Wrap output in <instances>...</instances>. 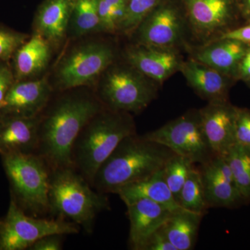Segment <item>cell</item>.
<instances>
[{
    "instance_id": "obj_24",
    "label": "cell",
    "mask_w": 250,
    "mask_h": 250,
    "mask_svg": "<svg viewBox=\"0 0 250 250\" xmlns=\"http://www.w3.org/2000/svg\"><path fill=\"white\" fill-rule=\"evenodd\" d=\"M98 0H76L70 25L72 34L81 36L103 31L98 15Z\"/></svg>"
},
{
    "instance_id": "obj_9",
    "label": "cell",
    "mask_w": 250,
    "mask_h": 250,
    "mask_svg": "<svg viewBox=\"0 0 250 250\" xmlns=\"http://www.w3.org/2000/svg\"><path fill=\"white\" fill-rule=\"evenodd\" d=\"M114 59L111 46L103 42H89L72 49L59 64L56 73L61 91L93 83Z\"/></svg>"
},
{
    "instance_id": "obj_39",
    "label": "cell",
    "mask_w": 250,
    "mask_h": 250,
    "mask_svg": "<svg viewBox=\"0 0 250 250\" xmlns=\"http://www.w3.org/2000/svg\"><path fill=\"white\" fill-rule=\"evenodd\" d=\"M1 224H2V220H0V228H1Z\"/></svg>"
},
{
    "instance_id": "obj_14",
    "label": "cell",
    "mask_w": 250,
    "mask_h": 250,
    "mask_svg": "<svg viewBox=\"0 0 250 250\" xmlns=\"http://www.w3.org/2000/svg\"><path fill=\"white\" fill-rule=\"evenodd\" d=\"M126 58L135 70L159 83L179 70L182 63L177 54L168 49L143 45L128 49Z\"/></svg>"
},
{
    "instance_id": "obj_13",
    "label": "cell",
    "mask_w": 250,
    "mask_h": 250,
    "mask_svg": "<svg viewBox=\"0 0 250 250\" xmlns=\"http://www.w3.org/2000/svg\"><path fill=\"white\" fill-rule=\"evenodd\" d=\"M41 118L0 117V155L37 154Z\"/></svg>"
},
{
    "instance_id": "obj_32",
    "label": "cell",
    "mask_w": 250,
    "mask_h": 250,
    "mask_svg": "<svg viewBox=\"0 0 250 250\" xmlns=\"http://www.w3.org/2000/svg\"><path fill=\"white\" fill-rule=\"evenodd\" d=\"M142 250H177L161 228L156 230L146 241Z\"/></svg>"
},
{
    "instance_id": "obj_25",
    "label": "cell",
    "mask_w": 250,
    "mask_h": 250,
    "mask_svg": "<svg viewBox=\"0 0 250 250\" xmlns=\"http://www.w3.org/2000/svg\"><path fill=\"white\" fill-rule=\"evenodd\" d=\"M178 204L184 209L206 214L208 207L206 201L201 170L192 167L181 190Z\"/></svg>"
},
{
    "instance_id": "obj_37",
    "label": "cell",
    "mask_w": 250,
    "mask_h": 250,
    "mask_svg": "<svg viewBox=\"0 0 250 250\" xmlns=\"http://www.w3.org/2000/svg\"><path fill=\"white\" fill-rule=\"evenodd\" d=\"M111 8L126 7V0H104Z\"/></svg>"
},
{
    "instance_id": "obj_28",
    "label": "cell",
    "mask_w": 250,
    "mask_h": 250,
    "mask_svg": "<svg viewBox=\"0 0 250 250\" xmlns=\"http://www.w3.org/2000/svg\"><path fill=\"white\" fill-rule=\"evenodd\" d=\"M160 0H126V14L119 27L126 32L139 27Z\"/></svg>"
},
{
    "instance_id": "obj_35",
    "label": "cell",
    "mask_w": 250,
    "mask_h": 250,
    "mask_svg": "<svg viewBox=\"0 0 250 250\" xmlns=\"http://www.w3.org/2000/svg\"><path fill=\"white\" fill-rule=\"evenodd\" d=\"M220 39H233L250 45V24L228 31L222 36Z\"/></svg>"
},
{
    "instance_id": "obj_4",
    "label": "cell",
    "mask_w": 250,
    "mask_h": 250,
    "mask_svg": "<svg viewBox=\"0 0 250 250\" xmlns=\"http://www.w3.org/2000/svg\"><path fill=\"white\" fill-rule=\"evenodd\" d=\"M135 133L130 113L104 108L85 125L75 141L72 165L92 186L100 166L123 139Z\"/></svg>"
},
{
    "instance_id": "obj_1",
    "label": "cell",
    "mask_w": 250,
    "mask_h": 250,
    "mask_svg": "<svg viewBox=\"0 0 250 250\" xmlns=\"http://www.w3.org/2000/svg\"><path fill=\"white\" fill-rule=\"evenodd\" d=\"M104 108L97 96L70 93L59 97L41 115L37 154L51 170L73 166L75 141L85 125Z\"/></svg>"
},
{
    "instance_id": "obj_16",
    "label": "cell",
    "mask_w": 250,
    "mask_h": 250,
    "mask_svg": "<svg viewBox=\"0 0 250 250\" xmlns=\"http://www.w3.org/2000/svg\"><path fill=\"white\" fill-rule=\"evenodd\" d=\"M179 70L188 84L208 102L228 101V75L197 60L181 63Z\"/></svg>"
},
{
    "instance_id": "obj_26",
    "label": "cell",
    "mask_w": 250,
    "mask_h": 250,
    "mask_svg": "<svg viewBox=\"0 0 250 250\" xmlns=\"http://www.w3.org/2000/svg\"><path fill=\"white\" fill-rule=\"evenodd\" d=\"M243 200L250 199V149L235 144L225 156Z\"/></svg>"
},
{
    "instance_id": "obj_22",
    "label": "cell",
    "mask_w": 250,
    "mask_h": 250,
    "mask_svg": "<svg viewBox=\"0 0 250 250\" xmlns=\"http://www.w3.org/2000/svg\"><path fill=\"white\" fill-rule=\"evenodd\" d=\"M203 215L181 208L174 210L161 229L177 250L193 249Z\"/></svg>"
},
{
    "instance_id": "obj_5",
    "label": "cell",
    "mask_w": 250,
    "mask_h": 250,
    "mask_svg": "<svg viewBox=\"0 0 250 250\" xmlns=\"http://www.w3.org/2000/svg\"><path fill=\"white\" fill-rule=\"evenodd\" d=\"M1 156L9 180L11 198L27 214L49 215L51 169L38 154H11Z\"/></svg>"
},
{
    "instance_id": "obj_33",
    "label": "cell",
    "mask_w": 250,
    "mask_h": 250,
    "mask_svg": "<svg viewBox=\"0 0 250 250\" xmlns=\"http://www.w3.org/2000/svg\"><path fill=\"white\" fill-rule=\"evenodd\" d=\"M65 235L51 234L42 237L29 248V250H61Z\"/></svg>"
},
{
    "instance_id": "obj_36",
    "label": "cell",
    "mask_w": 250,
    "mask_h": 250,
    "mask_svg": "<svg viewBox=\"0 0 250 250\" xmlns=\"http://www.w3.org/2000/svg\"><path fill=\"white\" fill-rule=\"evenodd\" d=\"M238 70L241 78L250 80V45L238 65Z\"/></svg>"
},
{
    "instance_id": "obj_31",
    "label": "cell",
    "mask_w": 250,
    "mask_h": 250,
    "mask_svg": "<svg viewBox=\"0 0 250 250\" xmlns=\"http://www.w3.org/2000/svg\"><path fill=\"white\" fill-rule=\"evenodd\" d=\"M15 82L14 72L10 62L0 61V108L10 87Z\"/></svg>"
},
{
    "instance_id": "obj_29",
    "label": "cell",
    "mask_w": 250,
    "mask_h": 250,
    "mask_svg": "<svg viewBox=\"0 0 250 250\" xmlns=\"http://www.w3.org/2000/svg\"><path fill=\"white\" fill-rule=\"evenodd\" d=\"M29 38L28 34L0 26V61L10 62Z\"/></svg>"
},
{
    "instance_id": "obj_17",
    "label": "cell",
    "mask_w": 250,
    "mask_h": 250,
    "mask_svg": "<svg viewBox=\"0 0 250 250\" xmlns=\"http://www.w3.org/2000/svg\"><path fill=\"white\" fill-rule=\"evenodd\" d=\"M51 58V43L35 32L15 53L12 59L15 80H31L43 72Z\"/></svg>"
},
{
    "instance_id": "obj_7",
    "label": "cell",
    "mask_w": 250,
    "mask_h": 250,
    "mask_svg": "<svg viewBox=\"0 0 250 250\" xmlns=\"http://www.w3.org/2000/svg\"><path fill=\"white\" fill-rule=\"evenodd\" d=\"M134 67H115L106 72L98 88V98L108 109L138 113L156 96L155 86Z\"/></svg>"
},
{
    "instance_id": "obj_11",
    "label": "cell",
    "mask_w": 250,
    "mask_h": 250,
    "mask_svg": "<svg viewBox=\"0 0 250 250\" xmlns=\"http://www.w3.org/2000/svg\"><path fill=\"white\" fill-rule=\"evenodd\" d=\"M199 112L204 132L213 154L226 156L236 144V107L228 101L210 102Z\"/></svg>"
},
{
    "instance_id": "obj_18",
    "label": "cell",
    "mask_w": 250,
    "mask_h": 250,
    "mask_svg": "<svg viewBox=\"0 0 250 250\" xmlns=\"http://www.w3.org/2000/svg\"><path fill=\"white\" fill-rule=\"evenodd\" d=\"M76 0H45L36 17V32L52 45L65 38Z\"/></svg>"
},
{
    "instance_id": "obj_21",
    "label": "cell",
    "mask_w": 250,
    "mask_h": 250,
    "mask_svg": "<svg viewBox=\"0 0 250 250\" xmlns=\"http://www.w3.org/2000/svg\"><path fill=\"white\" fill-rule=\"evenodd\" d=\"M250 45L233 39H220L201 49L196 55L198 62L228 75L238 70L240 62Z\"/></svg>"
},
{
    "instance_id": "obj_23",
    "label": "cell",
    "mask_w": 250,
    "mask_h": 250,
    "mask_svg": "<svg viewBox=\"0 0 250 250\" xmlns=\"http://www.w3.org/2000/svg\"><path fill=\"white\" fill-rule=\"evenodd\" d=\"M202 180L206 201L208 208L211 207H232L242 198L236 184L222 175L211 163L202 166Z\"/></svg>"
},
{
    "instance_id": "obj_10",
    "label": "cell",
    "mask_w": 250,
    "mask_h": 250,
    "mask_svg": "<svg viewBox=\"0 0 250 250\" xmlns=\"http://www.w3.org/2000/svg\"><path fill=\"white\" fill-rule=\"evenodd\" d=\"M52 93L46 78L15 80L0 108V117L40 116L48 105Z\"/></svg>"
},
{
    "instance_id": "obj_3",
    "label": "cell",
    "mask_w": 250,
    "mask_h": 250,
    "mask_svg": "<svg viewBox=\"0 0 250 250\" xmlns=\"http://www.w3.org/2000/svg\"><path fill=\"white\" fill-rule=\"evenodd\" d=\"M111 208L106 194L97 191L74 166L51 170L49 216L72 222L93 231L97 216Z\"/></svg>"
},
{
    "instance_id": "obj_34",
    "label": "cell",
    "mask_w": 250,
    "mask_h": 250,
    "mask_svg": "<svg viewBox=\"0 0 250 250\" xmlns=\"http://www.w3.org/2000/svg\"><path fill=\"white\" fill-rule=\"evenodd\" d=\"M98 15L103 31H113L117 27L112 14V8L104 1L98 0Z\"/></svg>"
},
{
    "instance_id": "obj_6",
    "label": "cell",
    "mask_w": 250,
    "mask_h": 250,
    "mask_svg": "<svg viewBox=\"0 0 250 250\" xmlns=\"http://www.w3.org/2000/svg\"><path fill=\"white\" fill-rule=\"evenodd\" d=\"M81 228L59 218H40L26 213L13 199L0 228V250H24L42 237L51 234H75Z\"/></svg>"
},
{
    "instance_id": "obj_30",
    "label": "cell",
    "mask_w": 250,
    "mask_h": 250,
    "mask_svg": "<svg viewBox=\"0 0 250 250\" xmlns=\"http://www.w3.org/2000/svg\"><path fill=\"white\" fill-rule=\"evenodd\" d=\"M236 144L250 149V110L236 108L235 123Z\"/></svg>"
},
{
    "instance_id": "obj_12",
    "label": "cell",
    "mask_w": 250,
    "mask_h": 250,
    "mask_svg": "<svg viewBox=\"0 0 250 250\" xmlns=\"http://www.w3.org/2000/svg\"><path fill=\"white\" fill-rule=\"evenodd\" d=\"M130 228L129 249L142 250L148 238L161 228L172 210L165 206L147 199H141L126 205Z\"/></svg>"
},
{
    "instance_id": "obj_2",
    "label": "cell",
    "mask_w": 250,
    "mask_h": 250,
    "mask_svg": "<svg viewBox=\"0 0 250 250\" xmlns=\"http://www.w3.org/2000/svg\"><path fill=\"white\" fill-rule=\"evenodd\" d=\"M171 149L136 133L126 136L100 166L92 187L101 193L117 194L121 188L164 169L175 155Z\"/></svg>"
},
{
    "instance_id": "obj_27",
    "label": "cell",
    "mask_w": 250,
    "mask_h": 250,
    "mask_svg": "<svg viewBox=\"0 0 250 250\" xmlns=\"http://www.w3.org/2000/svg\"><path fill=\"white\" fill-rule=\"evenodd\" d=\"M194 165L195 164L187 158L175 154L167 161L164 167L166 183L177 203L181 190Z\"/></svg>"
},
{
    "instance_id": "obj_20",
    "label": "cell",
    "mask_w": 250,
    "mask_h": 250,
    "mask_svg": "<svg viewBox=\"0 0 250 250\" xmlns=\"http://www.w3.org/2000/svg\"><path fill=\"white\" fill-rule=\"evenodd\" d=\"M117 194L126 205L141 199H147L165 206L172 211L181 208L166 183L164 169L147 178L121 188Z\"/></svg>"
},
{
    "instance_id": "obj_38",
    "label": "cell",
    "mask_w": 250,
    "mask_h": 250,
    "mask_svg": "<svg viewBox=\"0 0 250 250\" xmlns=\"http://www.w3.org/2000/svg\"><path fill=\"white\" fill-rule=\"evenodd\" d=\"M242 6L246 16L250 19V0H242Z\"/></svg>"
},
{
    "instance_id": "obj_8",
    "label": "cell",
    "mask_w": 250,
    "mask_h": 250,
    "mask_svg": "<svg viewBox=\"0 0 250 250\" xmlns=\"http://www.w3.org/2000/svg\"><path fill=\"white\" fill-rule=\"evenodd\" d=\"M194 164L204 166L215 156L202 127L199 110H191L164 126L144 134Z\"/></svg>"
},
{
    "instance_id": "obj_19",
    "label": "cell",
    "mask_w": 250,
    "mask_h": 250,
    "mask_svg": "<svg viewBox=\"0 0 250 250\" xmlns=\"http://www.w3.org/2000/svg\"><path fill=\"white\" fill-rule=\"evenodd\" d=\"M185 2L190 22L199 32L211 34L231 20V0H185Z\"/></svg>"
},
{
    "instance_id": "obj_15",
    "label": "cell",
    "mask_w": 250,
    "mask_h": 250,
    "mask_svg": "<svg viewBox=\"0 0 250 250\" xmlns=\"http://www.w3.org/2000/svg\"><path fill=\"white\" fill-rule=\"evenodd\" d=\"M139 27L141 45L168 49L178 41L182 22L175 9L161 6L153 10Z\"/></svg>"
}]
</instances>
